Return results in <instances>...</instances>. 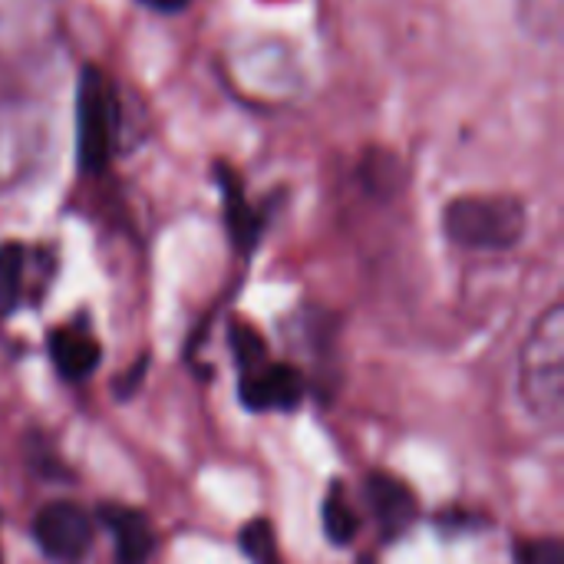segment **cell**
Listing matches in <instances>:
<instances>
[{
    "label": "cell",
    "mask_w": 564,
    "mask_h": 564,
    "mask_svg": "<svg viewBox=\"0 0 564 564\" xmlns=\"http://www.w3.org/2000/svg\"><path fill=\"white\" fill-rule=\"evenodd\" d=\"M519 393L539 423H558L564 406V304H552L519 357Z\"/></svg>",
    "instance_id": "obj_1"
},
{
    "label": "cell",
    "mask_w": 564,
    "mask_h": 564,
    "mask_svg": "<svg viewBox=\"0 0 564 564\" xmlns=\"http://www.w3.org/2000/svg\"><path fill=\"white\" fill-rule=\"evenodd\" d=\"M529 228L519 195H459L443 212V231L469 251H512Z\"/></svg>",
    "instance_id": "obj_2"
},
{
    "label": "cell",
    "mask_w": 564,
    "mask_h": 564,
    "mask_svg": "<svg viewBox=\"0 0 564 564\" xmlns=\"http://www.w3.org/2000/svg\"><path fill=\"white\" fill-rule=\"evenodd\" d=\"M119 139V93L109 73L83 63L76 76V165L83 175H102L112 165Z\"/></svg>",
    "instance_id": "obj_3"
},
{
    "label": "cell",
    "mask_w": 564,
    "mask_h": 564,
    "mask_svg": "<svg viewBox=\"0 0 564 564\" xmlns=\"http://www.w3.org/2000/svg\"><path fill=\"white\" fill-rule=\"evenodd\" d=\"M36 549L56 564H79L93 549V522L76 502H50L33 519Z\"/></svg>",
    "instance_id": "obj_4"
},
{
    "label": "cell",
    "mask_w": 564,
    "mask_h": 564,
    "mask_svg": "<svg viewBox=\"0 0 564 564\" xmlns=\"http://www.w3.org/2000/svg\"><path fill=\"white\" fill-rule=\"evenodd\" d=\"M212 175H215V185L221 192V215H225V228H228V238L231 245L241 251V254H251L264 235V225H268V212L254 208L248 202V192H245V182L241 175L235 172V165L228 162H215L212 165Z\"/></svg>",
    "instance_id": "obj_5"
},
{
    "label": "cell",
    "mask_w": 564,
    "mask_h": 564,
    "mask_svg": "<svg viewBox=\"0 0 564 564\" xmlns=\"http://www.w3.org/2000/svg\"><path fill=\"white\" fill-rule=\"evenodd\" d=\"M304 397V377L291 364H264L254 373H241V403L254 413L294 410Z\"/></svg>",
    "instance_id": "obj_6"
},
{
    "label": "cell",
    "mask_w": 564,
    "mask_h": 564,
    "mask_svg": "<svg viewBox=\"0 0 564 564\" xmlns=\"http://www.w3.org/2000/svg\"><path fill=\"white\" fill-rule=\"evenodd\" d=\"M367 502H370V512L383 532V539H400L420 516V502L413 496V489L390 476V473H370L367 476Z\"/></svg>",
    "instance_id": "obj_7"
},
{
    "label": "cell",
    "mask_w": 564,
    "mask_h": 564,
    "mask_svg": "<svg viewBox=\"0 0 564 564\" xmlns=\"http://www.w3.org/2000/svg\"><path fill=\"white\" fill-rule=\"evenodd\" d=\"M102 525L116 539V564H145L155 552V529L142 509L102 502L99 506Z\"/></svg>",
    "instance_id": "obj_8"
},
{
    "label": "cell",
    "mask_w": 564,
    "mask_h": 564,
    "mask_svg": "<svg viewBox=\"0 0 564 564\" xmlns=\"http://www.w3.org/2000/svg\"><path fill=\"white\" fill-rule=\"evenodd\" d=\"M50 360L59 377L83 380L99 367V344L86 330L76 327H56L50 334Z\"/></svg>",
    "instance_id": "obj_9"
},
{
    "label": "cell",
    "mask_w": 564,
    "mask_h": 564,
    "mask_svg": "<svg viewBox=\"0 0 564 564\" xmlns=\"http://www.w3.org/2000/svg\"><path fill=\"white\" fill-rule=\"evenodd\" d=\"M360 182H364L367 192L377 195V198L397 195V192L406 185V172H403L400 155L390 152V149H370V152L360 159Z\"/></svg>",
    "instance_id": "obj_10"
},
{
    "label": "cell",
    "mask_w": 564,
    "mask_h": 564,
    "mask_svg": "<svg viewBox=\"0 0 564 564\" xmlns=\"http://www.w3.org/2000/svg\"><path fill=\"white\" fill-rule=\"evenodd\" d=\"M26 264H30L26 245H20V241L0 245V317L17 311L23 288H26Z\"/></svg>",
    "instance_id": "obj_11"
},
{
    "label": "cell",
    "mask_w": 564,
    "mask_h": 564,
    "mask_svg": "<svg viewBox=\"0 0 564 564\" xmlns=\"http://www.w3.org/2000/svg\"><path fill=\"white\" fill-rule=\"evenodd\" d=\"M360 529V519L357 512L350 509V502L344 499V489L334 486L324 499V532L334 545H350L354 535Z\"/></svg>",
    "instance_id": "obj_12"
},
{
    "label": "cell",
    "mask_w": 564,
    "mask_h": 564,
    "mask_svg": "<svg viewBox=\"0 0 564 564\" xmlns=\"http://www.w3.org/2000/svg\"><path fill=\"white\" fill-rule=\"evenodd\" d=\"M241 552L254 564H284L278 552V535L268 519H254L241 529Z\"/></svg>",
    "instance_id": "obj_13"
},
{
    "label": "cell",
    "mask_w": 564,
    "mask_h": 564,
    "mask_svg": "<svg viewBox=\"0 0 564 564\" xmlns=\"http://www.w3.org/2000/svg\"><path fill=\"white\" fill-rule=\"evenodd\" d=\"M231 350L241 367V373H254L268 364V344L251 324H235L231 327Z\"/></svg>",
    "instance_id": "obj_14"
},
{
    "label": "cell",
    "mask_w": 564,
    "mask_h": 564,
    "mask_svg": "<svg viewBox=\"0 0 564 564\" xmlns=\"http://www.w3.org/2000/svg\"><path fill=\"white\" fill-rule=\"evenodd\" d=\"M519 564H564V545L558 539H535L516 549Z\"/></svg>",
    "instance_id": "obj_15"
},
{
    "label": "cell",
    "mask_w": 564,
    "mask_h": 564,
    "mask_svg": "<svg viewBox=\"0 0 564 564\" xmlns=\"http://www.w3.org/2000/svg\"><path fill=\"white\" fill-rule=\"evenodd\" d=\"M149 10H155V13H182V10H188L192 7V0H142Z\"/></svg>",
    "instance_id": "obj_16"
}]
</instances>
